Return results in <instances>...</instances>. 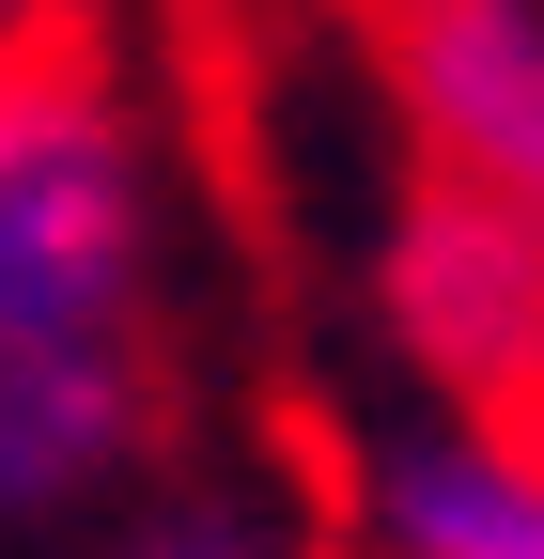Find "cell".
<instances>
[{
    "label": "cell",
    "mask_w": 544,
    "mask_h": 559,
    "mask_svg": "<svg viewBox=\"0 0 544 559\" xmlns=\"http://www.w3.org/2000/svg\"><path fill=\"white\" fill-rule=\"evenodd\" d=\"M0 326L156 342V124L94 16L0 32Z\"/></svg>",
    "instance_id": "obj_1"
},
{
    "label": "cell",
    "mask_w": 544,
    "mask_h": 559,
    "mask_svg": "<svg viewBox=\"0 0 544 559\" xmlns=\"http://www.w3.org/2000/svg\"><path fill=\"white\" fill-rule=\"evenodd\" d=\"M374 326L421 373V404L544 419V202L404 171L389 234H374Z\"/></svg>",
    "instance_id": "obj_2"
},
{
    "label": "cell",
    "mask_w": 544,
    "mask_h": 559,
    "mask_svg": "<svg viewBox=\"0 0 544 559\" xmlns=\"http://www.w3.org/2000/svg\"><path fill=\"white\" fill-rule=\"evenodd\" d=\"M358 62L404 124V171L544 202V0H358Z\"/></svg>",
    "instance_id": "obj_3"
},
{
    "label": "cell",
    "mask_w": 544,
    "mask_h": 559,
    "mask_svg": "<svg viewBox=\"0 0 544 559\" xmlns=\"http://www.w3.org/2000/svg\"><path fill=\"white\" fill-rule=\"evenodd\" d=\"M343 559H544V419L404 404L343 466Z\"/></svg>",
    "instance_id": "obj_4"
},
{
    "label": "cell",
    "mask_w": 544,
    "mask_h": 559,
    "mask_svg": "<svg viewBox=\"0 0 544 559\" xmlns=\"http://www.w3.org/2000/svg\"><path fill=\"white\" fill-rule=\"evenodd\" d=\"M156 342H32L0 326V528H47L109 498L156 436Z\"/></svg>",
    "instance_id": "obj_5"
},
{
    "label": "cell",
    "mask_w": 544,
    "mask_h": 559,
    "mask_svg": "<svg viewBox=\"0 0 544 559\" xmlns=\"http://www.w3.org/2000/svg\"><path fill=\"white\" fill-rule=\"evenodd\" d=\"M94 559H296L264 513H234V498H172V513H125V528H94Z\"/></svg>",
    "instance_id": "obj_6"
},
{
    "label": "cell",
    "mask_w": 544,
    "mask_h": 559,
    "mask_svg": "<svg viewBox=\"0 0 544 559\" xmlns=\"http://www.w3.org/2000/svg\"><path fill=\"white\" fill-rule=\"evenodd\" d=\"M16 16H47V0H0V32H16Z\"/></svg>",
    "instance_id": "obj_7"
}]
</instances>
